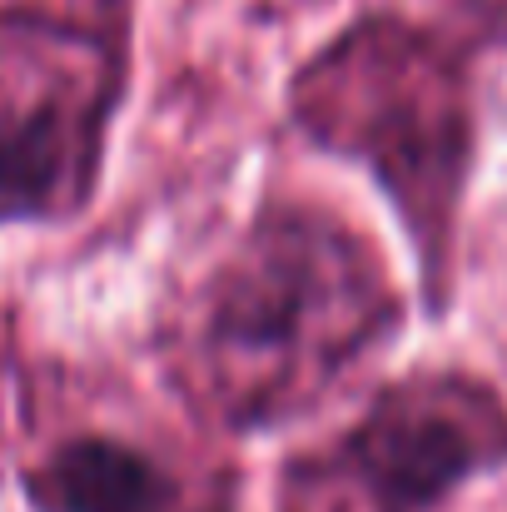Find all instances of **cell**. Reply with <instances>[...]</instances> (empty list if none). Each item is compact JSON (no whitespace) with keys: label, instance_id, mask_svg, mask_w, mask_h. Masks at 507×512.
<instances>
[{"label":"cell","instance_id":"cell-1","mask_svg":"<svg viewBox=\"0 0 507 512\" xmlns=\"http://www.w3.org/2000/svg\"><path fill=\"white\" fill-rule=\"evenodd\" d=\"M403 324L408 299L368 234L314 199L264 194L189 289L169 363L214 428L259 438L329 403Z\"/></svg>","mask_w":507,"mask_h":512},{"label":"cell","instance_id":"cell-2","mask_svg":"<svg viewBox=\"0 0 507 512\" xmlns=\"http://www.w3.org/2000/svg\"><path fill=\"white\" fill-rule=\"evenodd\" d=\"M478 45L403 15H363L319 45L284 85L309 150L363 170L388 199L433 319L453 309V259L478 165Z\"/></svg>","mask_w":507,"mask_h":512},{"label":"cell","instance_id":"cell-3","mask_svg":"<svg viewBox=\"0 0 507 512\" xmlns=\"http://www.w3.org/2000/svg\"><path fill=\"white\" fill-rule=\"evenodd\" d=\"M507 468V393L473 368L383 378L329 443L294 453L284 512H443Z\"/></svg>","mask_w":507,"mask_h":512},{"label":"cell","instance_id":"cell-4","mask_svg":"<svg viewBox=\"0 0 507 512\" xmlns=\"http://www.w3.org/2000/svg\"><path fill=\"white\" fill-rule=\"evenodd\" d=\"M130 95L125 25L0 10V224H70Z\"/></svg>","mask_w":507,"mask_h":512},{"label":"cell","instance_id":"cell-5","mask_svg":"<svg viewBox=\"0 0 507 512\" xmlns=\"http://www.w3.org/2000/svg\"><path fill=\"white\" fill-rule=\"evenodd\" d=\"M30 512H234L224 488H194L179 463L125 433H65L20 468Z\"/></svg>","mask_w":507,"mask_h":512}]
</instances>
